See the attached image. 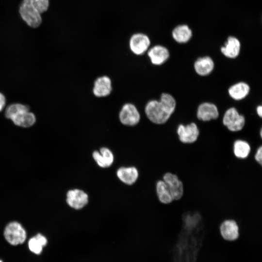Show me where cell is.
<instances>
[{"mask_svg": "<svg viewBox=\"0 0 262 262\" xmlns=\"http://www.w3.org/2000/svg\"><path fill=\"white\" fill-rule=\"evenodd\" d=\"M176 107L174 98L168 93H163L159 100L153 99L147 102L145 108L147 118L156 124L165 123L174 113Z\"/></svg>", "mask_w": 262, "mask_h": 262, "instance_id": "1", "label": "cell"}, {"mask_svg": "<svg viewBox=\"0 0 262 262\" xmlns=\"http://www.w3.org/2000/svg\"><path fill=\"white\" fill-rule=\"evenodd\" d=\"M5 240L13 246L23 244L27 238V232L22 225L16 221L8 223L3 230Z\"/></svg>", "mask_w": 262, "mask_h": 262, "instance_id": "2", "label": "cell"}, {"mask_svg": "<svg viewBox=\"0 0 262 262\" xmlns=\"http://www.w3.org/2000/svg\"><path fill=\"white\" fill-rule=\"evenodd\" d=\"M19 13L22 19L32 28H37L42 23L41 14L35 8L33 0H23Z\"/></svg>", "mask_w": 262, "mask_h": 262, "instance_id": "3", "label": "cell"}, {"mask_svg": "<svg viewBox=\"0 0 262 262\" xmlns=\"http://www.w3.org/2000/svg\"><path fill=\"white\" fill-rule=\"evenodd\" d=\"M246 123L245 117L239 114L234 107L228 109L223 118V125L231 132H238L244 128Z\"/></svg>", "mask_w": 262, "mask_h": 262, "instance_id": "4", "label": "cell"}, {"mask_svg": "<svg viewBox=\"0 0 262 262\" xmlns=\"http://www.w3.org/2000/svg\"><path fill=\"white\" fill-rule=\"evenodd\" d=\"M177 135L179 140L185 144L195 143L200 135V131L197 125L192 122L184 125L180 124L177 129Z\"/></svg>", "mask_w": 262, "mask_h": 262, "instance_id": "5", "label": "cell"}, {"mask_svg": "<svg viewBox=\"0 0 262 262\" xmlns=\"http://www.w3.org/2000/svg\"><path fill=\"white\" fill-rule=\"evenodd\" d=\"M141 116L136 107L131 103L124 104L119 113L120 122L128 126H134L139 123Z\"/></svg>", "mask_w": 262, "mask_h": 262, "instance_id": "6", "label": "cell"}, {"mask_svg": "<svg viewBox=\"0 0 262 262\" xmlns=\"http://www.w3.org/2000/svg\"><path fill=\"white\" fill-rule=\"evenodd\" d=\"M162 180L167 184L173 200H179L182 197L184 193L183 184L176 174L166 172Z\"/></svg>", "mask_w": 262, "mask_h": 262, "instance_id": "7", "label": "cell"}, {"mask_svg": "<svg viewBox=\"0 0 262 262\" xmlns=\"http://www.w3.org/2000/svg\"><path fill=\"white\" fill-rule=\"evenodd\" d=\"M66 202L71 208L80 210L88 204V196L84 191L79 189L69 190L66 195Z\"/></svg>", "mask_w": 262, "mask_h": 262, "instance_id": "8", "label": "cell"}, {"mask_svg": "<svg viewBox=\"0 0 262 262\" xmlns=\"http://www.w3.org/2000/svg\"><path fill=\"white\" fill-rule=\"evenodd\" d=\"M150 41L145 34L136 33L133 34L129 41V46L133 53L137 55L144 54L150 46Z\"/></svg>", "mask_w": 262, "mask_h": 262, "instance_id": "9", "label": "cell"}, {"mask_svg": "<svg viewBox=\"0 0 262 262\" xmlns=\"http://www.w3.org/2000/svg\"><path fill=\"white\" fill-rule=\"evenodd\" d=\"M221 237L226 241H234L239 237V228L237 222L232 219L224 220L219 226Z\"/></svg>", "mask_w": 262, "mask_h": 262, "instance_id": "10", "label": "cell"}, {"mask_svg": "<svg viewBox=\"0 0 262 262\" xmlns=\"http://www.w3.org/2000/svg\"><path fill=\"white\" fill-rule=\"evenodd\" d=\"M112 91L111 79L107 76L97 78L94 82L93 93L97 97L101 98L109 96Z\"/></svg>", "mask_w": 262, "mask_h": 262, "instance_id": "11", "label": "cell"}, {"mask_svg": "<svg viewBox=\"0 0 262 262\" xmlns=\"http://www.w3.org/2000/svg\"><path fill=\"white\" fill-rule=\"evenodd\" d=\"M219 115L217 106L210 102H203L200 104L197 110V118L203 121H208L216 119Z\"/></svg>", "mask_w": 262, "mask_h": 262, "instance_id": "12", "label": "cell"}, {"mask_svg": "<svg viewBox=\"0 0 262 262\" xmlns=\"http://www.w3.org/2000/svg\"><path fill=\"white\" fill-rule=\"evenodd\" d=\"M168 49L161 45H156L148 49L147 56L151 63L155 66L164 63L169 57Z\"/></svg>", "mask_w": 262, "mask_h": 262, "instance_id": "13", "label": "cell"}, {"mask_svg": "<svg viewBox=\"0 0 262 262\" xmlns=\"http://www.w3.org/2000/svg\"><path fill=\"white\" fill-rule=\"evenodd\" d=\"M92 156L97 164L100 167H110L114 163V156L111 150L106 147H102L99 151L95 150L92 153Z\"/></svg>", "mask_w": 262, "mask_h": 262, "instance_id": "14", "label": "cell"}, {"mask_svg": "<svg viewBox=\"0 0 262 262\" xmlns=\"http://www.w3.org/2000/svg\"><path fill=\"white\" fill-rule=\"evenodd\" d=\"M116 176L121 182L130 185L136 181L139 173L137 169L134 166L121 167L117 170Z\"/></svg>", "mask_w": 262, "mask_h": 262, "instance_id": "15", "label": "cell"}, {"mask_svg": "<svg viewBox=\"0 0 262 262\" xmlns=\"http://www.w3.org/2000/svg\"><path fill=\"white\" fill-rule=\"evenodd\" d=\"M241 49L240 41L235 37L229 36L225 45L221 48V51L226 57L234 59L239 54Z\"/></svg>", "mask_w": 262, "mask_h": 262, "instance_id": "16", "label": "cell"}, {"mask_svg": "<svg viewBox=\"0 0 262 262\" xmlns=\"http://www.w3.org/2000/svg\"><path fill=\"white\" fill-rule=\"evenodd\" d=\"M194 66L197 74L205 76L210 74L213 71L214 64L210 57L204 56L198 58L195 61Z\"/></svg>", "mask_w": 262, "mask_h": 262, "instance_id": "17", "label": "cell"}, {"mask_svg": "<svg viewBox=\"0 0 262 262\" xmlns=\"http://www.w3.org/2000/svg\"><path fill=\"white\" fill-rule=\"evenodd\" d=\"M48 243L47 238L41 233L30 238L28 242V247L29 250L35 255H40L43 248Z\"/></svg>", "mask_w": 262, "mask_h": 262, "instance_id": "18", "label": "cell"}, {"mask_svg": "<svg viewBox=\"0 0 262 262\" xmlns=\"http://www.w3.org/2000/svg\"><path fill=\"white\" fill-rule=\"evenodd\" d=\"M233 153L235 157L239 159L247 158L251 151L250 144L242 139H236L232 146Z\"/></svg>", "mask_w": 262, "mask_h": 262, "instance_id": "19", "label": "cell"}, {"mask_svg": "<svg viewBox=\"0 0 262 262\" xmlns=\"http://www.w3.org/2000/svg\"><path fill=\"white\" fill-rule=\"evenodd\" d=\"M155 192L159 201L163 204H169L174 200L167 184L162 179L156 181Z\"/></svg>", "mask_w": 262, "mask_h": 262, "instance_id": "20", "label": "cell"}, {"mask_svg": "<svg viewBox=\"0 0 262 262\" xmlns=\"http://www.w3.org/2000/svg\"><path fill=\"white\" fill-rule=\"evenodd\" d=\"M249 91L250 87L248 84L242 82L232 85L228 89L229 96L236 100H240L245 98Z\"/></svg>", "mask_w": 262, "mask_h": 262, "instance_id": "21", "label": "cell"}, {"mask_svg": "<svg viewBox=\"0 0 262 262\" xmlns=\"http://www.w3.org/2000/svg\"><path fill=\"white\" fill-rule=\"evenodd\" d=\"M192 36V32L188 26L180 25L176 27L172 31L174 39L179 43L188 42Z\"/></svg>", "mask_w": 262, "mask_h": 262, "instance_id": "22", "label": "cell"}, {"mask_svg": "<svg viewBox=\"0 0 262 262\" xmlns=\"http://www.w3.org/2000/svg\"><path fill=\"white\" fill-rule=\"evenodd\" d=\"M15 124L22 127H29L35 121L34 115L29 111L21 112L11 119Z\"/></svg>", "mask_w": 262, "mask_h": 262, "instance_id": "23", "label": "cell"}, {"mask_svg": "<svg viewBox=\"0 0 262 262\" xmlns=\"http://www.w3.org/2000/svg\"><path fill=\"white\" fill-rule=\"evenodd\" d=\"M29 111V108L21 104H14L9 106L5 111V116L12 119L15 116L18 114Z\"/></svg>", "mask_w": 262, "mask_h": 262, "instance_id": "24", "label": "cell"}, {"mask_svg": "<svg viewBox=\"0 0 262 262\" xmlns=\"http://www.w3.org/2000/svg\"><path fill=\"white\" fill-rule=\"evenodd\" d=\"M33 4L37 10L41 14L49 8V0H33Z\"/></svg>", "mask_w": 262, "mask_h": 262, "instance_id": "25", "label": "cell"}, {"mask_svg": "<svg viewBox=\"0 0 262 262\" xmlns=\"http://www.w3.org/2000/svg\"><path fill=\"white\" fill-rule=\"evenodd\" d=\"M254 158L258 164L262 165V145L259 147L256 150Z\"/></svg>", "mask_w": 262, "mask_h": 262, "instance_id": "26", "label": "cell"}, {"mask_svg": "<svg viewBox=\"0 0 262 262\" xmlns=\"http://www.w3.org/2000/svg\"><path fill=\"white\" fill-rule=\"evenodd\" d=\"M5 104V98L4 96L0 93V111L4 107Z\"/></svg>", "mask_w": 262, "mask_h": 262, "instance_id": "27", "label": "cell"}, {"mask_svg": "<svg viewBox=\"0 0 262 262\" xmlns=\"http://www.w3.org/2000/svg\"><path fill=\"white\" fill-rule=\"evenodd\" d=\"M256 112L259 117L262 116V105H259L256 109Z\"/></svg>", "mask_w": 262, "mask_h": 262, "instance_id": "28", "label": "cell"}, {"mask_svg": "<svg viewBox=\"0 0 262 262\" xmlns=\"http://www.w3.org/2000/svg\"><path fill=\"white\" fill-rule=\"evenodd\" d=\"M0 262H3L2 260H0Z\"/></svg>", "mask_w": 262, "mask_h": 262, "instance_id": "29", "label": "cell"}]
</instances>
